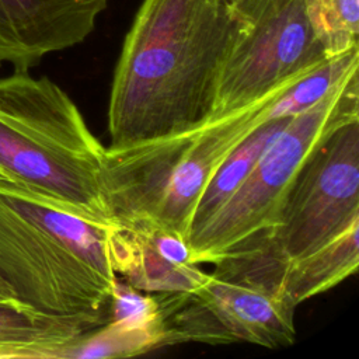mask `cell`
Here are the masks:
<instances>
[{
	"label": "cell",
	"mask_w": 359,
	"mask_h": 359,
	"mask_svg": "<svg viewBox=\"0 0 359 359\" xmlns=\"http://www.w3.org/2000/svg\"><path fill=\"white\" fill-rule=\"evenodd\" d=\"M104 151L50 79L21 70L0 77V178L111 223L101 189Z\"/></svg>",
	"instance_id": "4"
},
{
	"label": "cell",
	"mask_w": 359,
	"mask_h": 359,
	"mask_svg": "<svg viewBox=\"0 0 359 359\" xmlns=\"http://www.w3.org/2000/svg\"><path fill=\"white\" fill-rule=\"evenodd\" d=\"M97 325L0 299V359H50L53 351Z\"/></svg>",
	"instance_id": "12"
},
{
	"label": "cell",
	"mask_w": 359,
	"mask_h": 359,
	"mask_svg": "<svg viewBox=\"0 0 359 359\" xmlns=\"http://www.w3.org/2000/svg\"><path fill=\"white\" fill-rule=\"evenodd\" d=\"M303 3L328 57L359 46V0H303Z\"/></svg>",
	"instance_id": "16"
},
{
	"label": "cell",
	"mask_w": 359,
	"mask_h": 359,
	"mask_svg": "<svg viewBox=\"0 0 359 359\" xmlns=\"http://www.w3.org/2000/svg\"><path fill=\"white\" fill-rule=\"evenodd\" d=\"M247 22V11L234 0H143L112 77L109 146L212 119L223 65Z\"/></svg>",
	"instance_id": "1"
},
{
	"label": "cell",
	"mask_w": 359,
	"mask_h": 359,
	"mask_svg": "<svg viewBox=\"0 0 359 359\" xmlns=\"http://www.w3.org/2000/svg\"><path fill=\"white\" fill-rule=\"evenodd\" d=\"M108 0H0V66L29 72L53 52L81 43Z\"/></svg>",
	"instance_id": "9"
},
{
	"label": "cell",
	"mask_w": 359,
	"mask_h": 359,
	"mask_svg": "<svg viewBox=\"0 0 359 359\" xmlns=\"http://www.w3.org/2000/svg\"><path fill=\"white\" fill-rule=\"evenodd\" d=\"M164 325V348L185 342L254 344L268 349L296 341L294 310L287 300L209 273L191 292L156 293Z\"/></svg>",
	"instance_id": "8"
},
{
	"label": "cell",
	"mask_w": 359,
	"mask_h": 359,
	"mask_svg": "<svg viewBox=\"0 0 359 359\" xmlns=\"http://www.w3.org/2000/svg\"><path fill=\"white\" fill-rule=\"evenodd\" d=\"M358 266L359 222L302 258L282 261L254 245L244 262L251 285L287 300L294 307L332 289L353 275Z\"/></svg>",
	"instance_id": "11"
},
{
	"label": "cell",
	"mask_w": 359,
	"mask_h": 359,
	"mask_svg": "<svg viewBox=\"0 0 359 359\" xmlns=\"http://www.w3.org/2000/svg\"><path fill=\"white\" fill-rule=\"evenodd\" d=\"M359 222V118L332 132L293 180L273 226L251 236L282 259L302 258Z\"/></svg>",
	"instance_id": "6"
},
{
	"label": "cell",
	"mask_w": 359,
	"mask_h": 359,
	"mask_svg": "<svg viewBox=\"0 0 359 359\" xmlns=\"http://www.w3.org/2000/svg\"><path fill=\"white\" fill-rule=\"evenodd\" d=\"M0 299H15L11 289L7 286V283L0 278Z\"/></svg>",
	"instance_id": "18"
},
{
	"label": "cell",
	"mask_w": 359,
	"mask_h": 359,
	"mask_svg": "<svg viewBox=\"0 0 359 359\" xmlns=\"http://www.w3.org/2000/svg\"><path fill=\"white\" fill-rule=\"evenodd\" d=\"M289 119L290 118L265 121L229 154L199 196L192 212L187 237L205 224L230 199L248 175L265 147L285 128Z\"/></svg>",
	"instance_id": "13"
},
{
	"label": "cell",
	"mask_w": 359,
	"mask_h": 359,
	"mask_svg": "<svg viewBox=\"0 0 359 359\" xmlns=\"http://www.w3.org/2000/svg\"><path fill=\"white\" fill-rule=\"evenodd\" d=\"M108 248L116 276L144 293L191 292L209 276L181 234L156 224L112 222Z\"/></svg>",
	"instance_id": "10"
},
{
	"label": "cell",
	"mask_w": 359,
	"mask_h": 359,
	"mask_svg": "<svg viewBox=\"0 0 359 359\" xmlns=\"http://www.w3.org/2000/svg\"><path fill=\"white\" fill-rule=\"evenodd\" d=\"M359 69V46L321 62L296 79L268 108L266 121L292 118L317 104L344 77Z\"/></svg>",
	"instance_id": "15"
},
{
	"label": "cell",
	"mask_w": 359,
	"mask_h": 359,
	"mask_svg": "<svg viewBox=\"0 0 359 359\" xmlns=\"http://www.w3.org/2000/svg\"><path fill=\"white\" fill-rule=\"evenodd\" d=\"M248 22L223 65L215 116L254 104L328 59L303 0H245Z\"/></svg>",
	"instance_id": "7"
},
{
	"label": "cell",
	"mask_w": 359,
	"mask_h": 359,
	"mask_svg": "<svg viewBox=\"0 0 359 359\" xmlns=\"http://www.w3.org/2000/svg\"><path fill=\"white\" fill-rule=\"evenodd\" d=\"M296 79L251 105L213 116L192 129L105 147L101 189L111 219L156 224L185 238L195 205L212 177L266 121L271 104Z\"/></svg>",
	"instance_id": "3"
},
{
	"label": "cell",
	"mask_w": 359,
	"mask_h": 359,
	"mask_svg": "<svg viewBox=\"0 0 359 359\" xmlns=\"http://www.w3.org/2000/svg\"><path fill=\"white\" fill-rule=\"evenodd\" d=\"M164 348L158 331L132 328L109 320L57 346L50 359H105L130 358Z\"/></svg>",
	"instance_id": "14"
},
{
	"label": "cell",
	"mask_w": 359,
	"mask_h": 359,
	"mask_svg": "<svg viewBox=\"0 0 359 359\" xmlns=\"http://www.w3.org/2000/svg\"><path fill=\"white\" fill-rule=\"evenodd\" d=\"M111 223L0 178V278L17 300L46 314L109 321Z\"/></svg>",
	"instance_id": "2"
},
{
	"label": "cell",
	"mask_w": 359,
	"mask_h": 359,
	"mask_svg": "<svg viewBox=\"0 0 359 359\" xmlns=\"http://www.w3.org/2000/svg\"><path fill=\"white\" fill-rule=\"evenodd\" d=\"M359 118L358 70L325 97L292 116L269 142L230 199L185 243L195 264H209L237 241L275 224L283 199L306 160L346 122Z\"/></svg>",
	"instance_id": "5"
},
{
	"label": "cell",
	"mask_w": 359,
	"mask_h": 359,
	"mask_svg": "<svg viewBox=\"0 0 359 359\" xmlns=\"http://www.w3.org/2000/svg\"><path fill=\"white\" fill-rule=\"evenodd\" d=\"M109 320L132 328L158 331L164 337L161 309L156 293H144L119 276L111 290Z\"/></svg>",
	"instance_id": "17"
}]
</instances>
